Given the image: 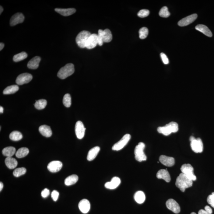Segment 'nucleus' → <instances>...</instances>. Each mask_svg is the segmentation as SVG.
Instances as JSON below:
<instances>
[{
  "mask_svg": "<svg viewBox=\"0 0 214 214\" xmlns=\"http://www.w3.org/2000/svg\"><path fill=\"white\" fill-rule=\"evenodd\" d=\"M103 30H99L98 31V44L100 46H102L103 44V37H102V34H103Z\"/></svg>",
  "mask_w": 214,
  "mask_h": 214,
  "instance_id": "40",
  "label": "nucleus"
},
{
  "mask_svg": "<svg viewBox=\"0 0 214 214\" xmlns=\"http://www.w3.org/2000/svg\"><path fill=\"white\" fill-rule=\"evenodd\" d=\"M181 170L182 173L184 174L189 179L192 181L196 180V177L194 173V168L190 164H184L181 167Z\"/></svg>",
  "mask_w": 214,
  "mask_h": 214,
  "instance_id": "7",
  "label": "nucleus"
},
{
  "mask_svg": "<svg viewBox=\"0 0 214 214\" xmlns=\"http://www.w3.org/2000/svg\"><path fill=\"white\" fill-rule=\"evenodd\" d=\"M97 44H98V35L96 34H91L86 42V48L89 49H93Z\"/></svg>",
  "mask_w": 214,
  "mask_h": 214,
  "instance_id": "14",
  "label": "nucleus"
},
{
  "mask_svg": "<svg viewBox=\"0 0 214 214\" xmlns=\"http://www.w3.org/2000/svg\"><path fill=\"white\" fill-rule=\"evenodd\" d=\"M205 210L206 212H208L209 214H212V209L209 206H206L205 207Z\"/></svg>",
  "mask_w": 214,
  "mask_h": 214,
  "instance_id": "45",
  "label": "nucleus"
},
{
  "mask_svg": "<svg viewBox=\"0 0 214 214\" xmlns=\"http://www.w3.org/2000/svg\"><path fill=\"white\" fill-rule=\"evenodd\" d=\"M159 15L163 18H168L170 16V13L167 6H164L161 9L159 12Z\"/></svg>",
  "mask_w": 214,
  "mask_h": 214,
  "instance_id": "38",
  "label": "nucleus"
},
{
  "mask_svg": "<svg viewBox=\"0 0 214 214\" xmlns=\"http://www.w3.org/2000/svg\"><path fill=\"white\" fill-rule=\"evenodd\" d=\"M29 153V150L27 148H19L16 153V156L18 158H22L26 157Z\"/></svg>",
  "mask_w": 214,
  "mask_h": 214,
  "instance_id": "31",
  "label": "nucleus"
},
{
  "mask_svg": "<svg viewBox=\"0 0 214 214\" xmlns=\"http://www.w3.org/2000/svg\"><path fill=\"white\" fill-rule=\"evenodd\" d=\"M41 195L43 198H46L49 195L50 191L48 189L45 188L42 191Z\"/></svg>",
  "mask_w": 214,
  "mask_h": 214,
  "instance_id": "44",
  "label": "nucleus"
},
{
  "mask_svg": "<svg viewBox=\"0 0 214 214\" xmlns=\"http://www.w3.org/2000/svg\"><path fill=\"white\" fill-rule=\"evenodd\" d=\"M145 145L144 143L140 142L135 147V158L139 162L146 161L147 157L144 153Z\"/></svg>",
  "mask_w": 214,
  "mask_h": 214,
  "instance_id": "5",
  "label": "nucleus"
},
{
  "mask_svg": "<svg viewBox=\"0 0 214 214\" xmlns=\"http://www.w3.org/2000/svg\"><path fill=\"white\" fill-rule=\"evenodd\" d=\"M3 188V184L2 182H0V191L2 190Z\"/></svg>",
  "mask_w": 214,
  "mask_h": 214,
  "instance_id": "48",
  "label": "nucleus"
},
{
  "mask_svg": "<svg viewBox=\"0 0 214 214\" xmlns=\"http://www.w3.org/2000/svg\"><path fill=\"white\" fill-rule=\"evenodd\" d=\"M78 176L76 174H72L67 177L65 180V184L67 186L74 184L78 181Z\"/></svg>",
  "mask_w": 214,
  "mask_h": 214,
  "instance_id": "27",
  "label": "nucleus"
},
{
  "mask_svg": "<svg viewBox=\"0 0 214 214\" xmlns=\"http://www.w3.org/2000/svg\"><path fill=\"white\" fill-rule=\"evenodd\" d=\"M158 179H163L166 182H169L170 181V177L169 172L165 169H161L159 170L156 174Z\"/></svg>",
  "mask_w": 214,
  "mask_h": 214,
  "instance_id": "19",
  "label": "nucleus"
},
{
  "mask_svg": "<svg viewBox=\"0 0 214 214\" xmlns=\"http://www.w3.org/2000/svg\"><path fill=\"white\" fill-rule=\"evenodd\" d=\"M121 183V180L119 177H114L109 182H106L105 184V187L106 188L114 190Z\"/></svg>",
  "mask_w": 214,
  "mask_h": 214,
  "instance_id": "18",
  "label": "nucleus"
},
{
  "mask_svg": "<svg viewBox=\"0 0 214 214\" xmlns=\"http://www.w3.org/2000/svg\"><path fill=\"white\" fill-rule=\"evenodd\" d=\"M191 214H196L195 213V212H191Z\"/></svg>",
  "mask_w": 214,
  "mask_h": 214,
  "instance_id": "51",
  "label": "nucleus"
},
{
  "mask_svg": "<svg viewBox=\"0 0 214 214\" xmlns=\"http://www.w3.org/2000/svg\"><path fill=\"white\" fill-rule=\"evenodd\" d=\"M198 214H209L208 212H206L205 210L201 209L198 212Z\"/></svg>",
  "mask_w": 214,
  "mask_h": 214,
  "instance_id": "46",
  "label": "nucleus"
},
{
  "mask_svg": "<svg viewBox=\"0 0 214 214\" xmlns=\"http://www.w3.org/2000/svg\"><path fill=\"white\" fill-rule=\"evenodd\" d=\"M197 14H191L179 21L178 22V25L181 27L188 25L193 22L197 19Z\"/></svg>",
  "mask_w": 214,
  "mask_h": 214,
  "instance_id": "13",
  "label": "nucleus"
},
{
  "mask_svg": "<svg viewBox=\"0 0 214 214\" xmlns=\"http://www.w3.org/2000/svg\"><path fill=\"white\" fill-rule=\"evenodd\" d=\"M100 150V148L98 146L94 147L90 149L88 153L87 159L89 161H92L94 160L98 155Z\"/></svg>",
  "mask_w": 214,
  "mask_h": 214,
  "instance_id": "23",
  "label": "nucleus"
},
{
  "mask_svg": "<svg viewBox=\"0 0 214 214\" xmlns=\"http://www.w3.org/2000/svg\"><path fill=\"white\" fill-rule=\"evenodd\" d=\"M19 90V86L17 85H12L8 86L3 90V93L4 94H14Z\"/></svg>",
  "mask_w": 214,
  "mask_h": 214,
  "instance_id": "30",
  "label": "nucleus"
},
{
  "mask_svg": "<svg viewBox=\"0 0 214 214\" xmlns=\"http://www.w3.org/2000/svg\"><path fill=\"white\" fill-rule=\"evenodd\" d=\"M6 166L10 169H13L16 167L18 165L17 160L12 157H7L5 160Z\"/></svg>",
  "mask_w": 214,
  "mask_h": 214,
  "instance_id": "25",
  "label": "nucleus"
},
{
  "mask_svg": "<svg viewBox=\"0 0 214 214\" xmlns=\"http://www.w3.org/2000/svg\"><path fill=\"white\" fill-rule=\"evenodd\" d=\"M4 47L5 44L3 43H0V51H2Z\"/></svg>",
  "mask_w": 214,
  "mask_h": 214,
  "instance_id": "47",
  "label": "nucleus"
},
{
  "mask_svg": "<svg viewBox=\"0 0 214 214\" xmlns=\"http://www.w3.org/2000/svg\"><path fill=\"white\" fill-rule=\"evenodd\" d=\"M25 17L21 13H17L11 17L10 20V25L12 26L16 25L19 23H23Z\"/></svg>",
  "mask_w": 214,
  "mask_h": 214,
  "instance_id": "15",
  "label": "nucleus"
},
{
  "mask_svg": "<svg viewBox=\"0 0 214 214\" xmlns=\"http://www.w3.org/2000/svg\"><path fill=\"white\" fill-rule=\"evenodd\" d=\"M131 138L130 135L127 134L125 135L120 140L114 144L112 147V149L114 151L121 150L127 145Z\"/></svg>",
  "mask_w": 214,
  "mask_h": 214,
  "instance_id": "8",
  "label": "nucleus"
},
{
  "mask_svg": "<svg viewBox=\"0 0 214 214\" xmlns=\"http://www.w3.org/2000/svg\"><path fill=\"white\" fill-rule=\"evenodd\" d=\"M27 57V54L25 52H20L18 54L14 55L13 57V60L15 62H18V61H22Z\"/></svg>",
  "mask_w": 214,
  "mask_h": 214,
  "instance_id": "34",
  "label": "nucleus"
},
{
  "mask_svg": "<svg viewBox=\"0 0 214 214\" xmlns=\"http://www.w3.org/2000/svg\"><path fill=\"white\" fill-rule=\"evenodd\" d=\"M63 104L65 107H69L72 104L71 97L69 94H65L63 99Z\"/></svg>",
  "mask_w": 214,
  "mask_h": 214,
  "instance_id": "35",
  "label": "nucleus"
},
{
  "mask_svg": "<svg viewBox=\"0 0 214 214\" xmlns=\"http://www.w3.org/2000/svg\"><path fill=\"white\" fill-rule=\"evenodd\" d=\"M91 34L88 31H82L80 32L76 38V43L81 48H86L87 40Z\"/></svg>",
  "mask_w": 214,
  "mask_h": 214,
  "instance_id": "4",
  "label": "nucleus"
},
{
  "mask_svg": "<svg viewBox=\"0 0 214 214\" xmlns=\"http://www.w3.org/2000/svg\"><path fill=\"white\" fill-rule=\"evenodd\" d=\"M160 56H161V58L162 59L163 62L164 64H168L169 63V60L168 59L167 56L166 55L164 54V53H161L160 54Z\"/></svg>",
  "mask_w": 214,
  "mask_h": 214,
  "instance_id": "43",
  "label": "nucleus"
},
{
  "mask_svg": "<svg viewBox=\"0 0 214 214\" xmlns=\"http://www.w3.org/2000/svg\"><path fill=\"white\" fill-rule=\"evenodd\" d=\"M157 130L159 133L168 136L173 132L175 133L178 131V124L176 122H171L163 127H159Z\"/></svg>",
  "mask_w": 214,
  "mask_h": 214,
  "instance_id": "2",
  "label": "nucleus"
},
{
  "mask_svg": "<svg viewBox=\"0 0 214 214\" xmlns=\"http://www.w3.org/2000/svg\"><path fill=\"white\" fill-rule=\"evenodd\" d=\"M59 195V192L56 190H53L51 194V197L54 202L57 201Z\"/></svg>",
  "mask_w": 214,
  "mask_h": 214,
  "instance_id": "42",
  "label": "nucleus"
},
{
  "mask_svg": "<svg viewBox=\"0 0 214 214\" xmlns=\"http://www.w3.org/2000/svg\"><path fill=\"white\" fill-rule=\"evenodd\" d=\"M41 58L39 56H35L31 59L27 64V67L30 69H37L39 67Z\"/></svg>",
  "mask_w": 214,
  "mask_h": 214,
  "instance_id": "20",
  "label": "nucleus"
},
{
  "mask_svg": "<svg viewBox=\"0 0 214 214\" xmlns=\"http://www.w3.org/2000/svg\"><path fill=\"white\" fill-rule=\"evenodd\" d=\"M191 141V149L194 152L196 153H202L203 151V142L200 138L195 139L194 136H191L190 139Z\"/></svg>",
  "mask_w": 214,
  "mask_h": 214,
  "instance_id": "6",
  "label": "nucleus"
},
{
  "mask_svg": "<svg viewBox=\"0 0 214 214\" xmlns=\"http://www.w3.org/2000/svg\"><path fill=\"white\" fill-rule=\"evenodd\" d=\"M159 160L161 163L167 167H171L174 165L175 160L173 157H168L165 155L160 156Z\"/></svg>",
  "mask_w": 214,
  "mask_h": 214,
  "instance_id": "16",
  "label": "nucleus"
},
{
  "mask_svg": "<svg viewBox=\"0 0 214 214\" xmlns=\"http://www.w3.org/2000/svg\"><path fill=\"white\" fill-rule=\"evenodd\" d=\"M10 139L14 141L20 140L23 138V136L20 132L18 131H14L10 134Z\"/></svg>",
  "mask_w": 214,
  "mask_h": 214,
  "instance_id": "32",
  "label": "nucleus"
},
{
  "mask_svg": "<svg viewBox=\"0 0 214 214\" xmlns=\"http://www.w3.org/2000/svg\"><path fill=\"white\" fill-rule=\"evenodd\" d=\"M149 14V10L147 9H142L140 10L138 13V16L140 18H144L148 16Z\"/></svg>",
  "mask_w": 214,
  "mask_h": 214,
  "instance_id": "39",
  "label": "nucleus"
},
{
  "mask_svg": "<svg viewBox=\"0 0 214 214\" xmlns=\"http://www.w3.org/2000/svg\"><path fill=\"white\" fill-rule=\"evenodd\" d=\"M79 208L82 213H88L90 209V202L86 199L81 200L79 203Z\"/></svg>",
  "mask_w": 214,
  "mask_h": 214,
  "instance_id": "17",
  "label": "nucleus"
},
{
  "mask_svg": "<svg viewBox=\"0 0 214 214\" xmlns=\"http://www.w3.org/2000/svg\"><path fill=\"white\" fill-rule=\"evenodd\" d=\"M39 131L43 136L45 137H50L52 135V131L51 127L48 125L40 126L39 127Z\"/></svg>",
  "mask_w": 214,
  "mask_h": 214,
  "instance_id": "22",
  "label": "nucleus"
},
{
  "mask_svg": "<svg viewBox=\"0 0 214 214\" xmlns=\"http://www.w3.org/2000/svg\"><path fill=\"white\" fill-rule=\"evenodd\" d=\"M0 7H1V8H0V9H1V10H0V14H1V13H2L3 11V8L1 6H0Z\"/></svg>",
  "mask_w": 214,
  "mask_h": 214,
  "instance_id": "50",
  "label": "nucleus"
},
{
  "mask_svg": "<svg viewBox=\"0 0 214 214\" xmlns=\"http://www.w3.org/2000/svg\"><path fill=\"white\" fill-rule=\"evenodd\" d=\"M175 184L182 192H184L185 189L192 186L193 181L189 179L183 173H181L179 176L177 177Z\"/></svg>",
  "mask_w": 214,
  "mask_h": 214,
  "instance_id": "1",
  "label": "nucleus"
},
{
  "mask_svg": "<svg viewBox=\"0 0 214 214\" xmlns=\"http://www.w3.org/2000/svg\"><path fill=\"white\" fill-rule=\"evenodd\" d=\"M47 105V100L44 99H41L36 101L34 106L37 110H40L45 108Z\"/></svg>",
  "mask_w": 214,
  "mask_h": 214,
  "instance_id": "33",
  "label": "nucleus"
},
{
  "mask_svg": "<svg viewBox=\"0 0 214 214\" xmlns=\"http://www.w3.org/2000/svg\"><path fill=\"white\" fill-rule=\"evenodd\" d=\"M134 198L135 201L139 204H142L144 203L146 199L145 194L141 191H138L135 193Z\"/></svg>",
  "mask_w": 214,
  "mask_h": 214,
  "instance_id": "26",
  "label": "nucleus"
},
{
  "mask_svg": "<svg viewBox=\"0 0 214 214\" xmlns=\"http://www.w3.org/2000/svg\"><path fill=\"white\" fill-rule=\"evenodd\" d=\"M33 76L28 73H23L19 75L17 77L16 83L18 85H23V84L28 83L32 79Z\"/></svg>",
  "mask_w": 214,
  "mask_h": 214,
  "instance_id": "9",
  "label": "nucleus"
},
{
  "mask_svg": "<svg viewBox=\"0 0 214 214\" xmlns=\"http://www.w3.org/2000/svg\"><path fill=\"white\" fill-rule=\"evenodd\" d=\"M167 207L168 209L176 214L179 213L181 211L180 207L178 203L174 199H168L166 203Z\"/></svg>",
  "mask_w": 214,
  "mask_h": 214,
  "instance_id": "10",
  "label": "nucleus"
},
{
  "mask_svg": "<svg viewBox=\"0 0 214 214\" xmlns=\"http://www.w3.org/2000/svg\"><path fill=\"white\" fill-rule=\"evenodd\" d=\"M15 148L12 146L6 147L4 148L2 151L3 155L7 157H11L15 154Z\"/></svg>",
  "mask_w": 214,
  "mask_h": 214,
  "instance_id": "29",
  "label": "nucleus"
},
{
  "mask_svg": "<svg viewBox=\"0 0 214 214\" xmlns=\"http://www.w3.org/2000/svg\"><path fill=\"white\" fill-rule=\"evenodd\" d=\"M26 169L24 167L17 168L13 172V175L14 177H18L23 175L26 173Z\"/></svg>",
  "mask_w": 214,
  "mask_h": 214,
  "instance_id": "36",
  "label": "nucleus"
},
{
  "mask_svg": "<svg viewBox=\"0 0 214 214\" xmlns=\"http://www.w3.org/2000/svg\"><path fill=\"white\" fill-rule=\"evenodd\" d=\"M207 202L214 208V192H212L211 195H209L207 198Z\"/></svg>",
  "mask_w": 214,
  "mask_h": 214,
  "instance_id": "41",
  "label": "nucleus"
},
{
  "mask_svg": "<svg viewBox=\"0 0 214 214\" xmlns=\"http://www.w3.org/2000/svg\"><path fill=\"white\" fill-rule=\"evenodd\" d=\"M139 37L140 39H146L148 35V30L146 27H143L139 31Z\"/></svg>",
  "mask_w": 214,
  "mask_h": 214,
  "instance_id": "37",
  "label": "nucleus"
},
{
  "mask_svg": "<svg viewBox=\"0 0 214 214\" xmlns=\"http://www.w3.org/2000/svg\"><path fill=\"white\" fill-rule=\"evenodd\" d=\"M3 111L4 109L3 107H2V106H1V107H0V113H1V114L3 113Z\"/></svg>",
  "mask_w": 214,
  "mask_h": 214,
  "instance_id": "49",
  "label": "nucleus"
},
{
  "mask_svg": "<svg viewBox=\"0 0 214 214\" xmlns=\"http://www.w3.org/2000/svg\"><path fill=\"white\" fill-rule=\"evenodd\" d=\"M195 29L209 37H212V34L208 27L204 25L199 24L195 27Z\"/></svg>",
  "mask_w": 214,
  "mask_h": 214,
  "instance_id": "24",
  "label": "nucleus"
},
{
  "mask_svg": "<svg viewBox=\"0 0 214 214\" xmlns=\"http://www.w3.org/2000/svg\"><path fill=\"white\" fill-rule=\"evenodd\" d=\"M75 68L73 64H67L65 66L61 68L58 73L57 76L61 79H65L74 73Z\"/></svg>",
  "mask_w": 214,
  "mask_h": 214,
  "instance_id": "3",
  "label": "nucleus"
},
{
  "mask_svg": "<svg viewBox=\"0 0 214 214\" xmlns=\"http://www.w3.org/2000/svg\"><path fill=\"white\" fill-rule=\"evenodd\" d=\"M62 163L61 161H54L48 164L47 168L49 171L52 173H56L60 171L62 167Z\"/></svg>",
  "mask_w": 214,
  "mask_h": 214,
  "instance_id": "12",
  "label": "nucleus"
},
{
  "mask_svg": "<svg viewBox=\"0 0 214 214\" xmlns=\"http://www.w3.org/2000/svg\"><path fill=\"white\" fill-rule=\"evenodd\" d=\"M85 130L86 128L82 122H77L75 126V132L77 138L79 139L83 138L85 136Z\"/></svg>",
  "mask_w": 214,
  "mask_h": 214,
  "instance_id": "11",
  "label": "nucleus"
},
{
  "mask_svg": "<svg viewBox=\"0 0 214 214\" xmlns=\"http://www.w3.org/2000/svg\"><path fill=\"white\" fill-rule=\"evenodd\" d=\"M55 11L58 13L63 16H68L72 15L76 12V10L73 8L63 9L56 8L55 9Z\"/></svg>",
  "mask_w": 214,
  "mask_h": 214,
  "instance_id": "21",
  "label": "nucleus"
},
{
  "mask_svg": "<svg viewBox=\"0 0 214 214\" xmlns=\"http://www.w3.org/2000/svg\"><path fill=\"white\" fill-rule=\"evenodd\" d=\"M102 37L103 43H109L112 40V35L111 31L109 29L103 30Z\"/></svg>",
  "mask_w": 214,
  "mask_h": 214,
  "instance_id": "28",
  "label": "nucleus"
}]
</instances>
